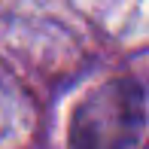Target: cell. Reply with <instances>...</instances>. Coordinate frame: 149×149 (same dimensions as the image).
<instances>
[{
    "mask_svg": "<svg viewBox=\"0 0 149 149\" xmlns=\"http://www.w3.org/2000/svg\"><path fill=\"white\" fill-rule=\"evenodd\" d=\"M149 122V91L137 76H113L82 94L67 122V143L76 149L137 146Z\"/></svg>",
    "mask_w": 149,
    "mask_h": 149,
    "instance_id": "6da1fadb",
    "label": "cell"
}]
</instances>
